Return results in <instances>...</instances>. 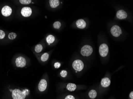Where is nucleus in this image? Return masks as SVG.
<instances>
[{
  "label": "nucleus",
  "instance_id": "19",
  "mask_svg": "<svg viewBox=\"0 0 133 99\" xmlns=\"http://www.w3.org/2000/svg\"><path fill=\"white\" fill-rule=\"evenodd\" d=\"M17 34L14 33H11L8 36V37L11 40H14L17 37Z\"/></svg>",
  "mask_w": 133,
  "mask_h": 99
},
{
  "label": "nucleus",
  "instance_id": "15",
  "mask_svg": "<svg viewBox=\"0 0 133 99\" xmlns=\"http://www.w3.org/2000/svg\"><path fill=\"white\" fill-rule=\"evenodd\" d=\"M46 41L49 44H50L54 42L55 37L52 35H49L46 38Z\"/></svg>",
  "mask_w": 133,
  "mask_h": 99
},
{
  "label": "nucleus",
  "instance_id": "21",
  "mask_svg": "<svg viewBox=\"0 0 133 99\" xmlns=\"http://www.w3.org/2000/svg\"><path fill=\"white\" fill-rule=\"evenodd\" d=\"M20 2L22 4H28L32 2L31 0H20Z\"/></svg>",
  "mask_w": 133,
  "mask_h": 99
},
{
  "label": "nucleus",
  "instance_id": "17",
  "mask_svg": "<svg viewBox=\"0 0 133 99\" xmlns=\"http://www.w3.org/2000/svg\"><path fill=\"white\" fill-rule=\"evenodd\" d=\"M49 54L48 53H45L42 55L41 57V60L42 62H45L49 58Z\"/></svg>",
  "mask_w": 133,
  "mask_h": 99
},
{
  "label": "nucleus",
  "instance_id": "8",
  "mask_svg": "<svg viewBox=\"0 0 133 99\" xmlns=\"http://www.w3.org/2000/svg\"><path fill=\"white\" fill-rule=\"evenodd\" d=\"M21 14L25 17L30 16L32 13V10L30 7H24L21 11Z\"/></svg>",
  "mask_w": 133,
  "mask_h": 99
},
{
  "label": "nucleus",
  "instance_id": "20",
  "mask_svg": "<svg viewBox=\"0 0 133 99\" xmlns=\"http://www.w3.org/2000/svg\"><path fill=\"white\" fill-rule=\"evenodd\" d=\"M53 27L55 29H59L61 26V24L60 22L57 21V22H55V23L53 24Z\"/></svg>",
  "mask_w": 133,
  "mask_h": 99
},
{
  "label": "nucleus",
  "instance_id": "13",
  "mask_svg": "<svg viewBox=\"0 0 133 99\" xmlns=\"http://www.w3.org/2000/svg\"><path fill=\"white\" fill-rule=\"evenodd\" d=\"M50 5L52 8H56L59 4V0H50Z\"/></svg>",
  "mask_w": 133,
  "mask_h": 99
},
{
  "label": "nucleus",
  "instance_id": "3",
  "mask_svg": "<svg viewBox=\"0 0 133 99\" xmlns=\"http://www.w3.org/2000/svg\"><path fill=\"white\" fill-rule=\"evenodd\" d=\"M73 67L75 70L80 71L83 70L84 67L83 63L81 60H77L73 63Z\"/></svg>",
  "mask_w": 133,
  "mask_h": 99
},
{
  "label": "nucleus",
  "instance_id": "18",
  "mask_svg": "<svg viewBox=\"0 0 133 99\" xmlns=\"http://www.w3.org/2000/svg\"><path fill=\"white\" fill-rule=\"evenodd\" d=\"M42 46L41 44H38L36 46L35 48V51L37 53H40L42 51Z\"/></svg>",
  "mask_w": 133,
  "mask_h": 99
},
{
  "label": "nucleus",
  "instance_id": "7",
  "mask_svg": "<svg viewBox=\"0 0 133 99\" xmlns=\"http://www.w3.org/2000/svg\"><path fill=\"white\" fill-rule=\"evenodd\" d=\"M12 9L10 6H5L2 8L1 13L2 15L5 17H8L11 14Z\"/></svg>",
  "mask_w": 133,
  "mask_h": 99
},
{
  "label": "nucleus",
  "instance_id": "12",
  "mask_svg": "<svg viewBox=\"0 0 133 99\" xmlns=\"http://www.w3.org/2000/svg\"><path fill=\"white\" fill-rule=\"evenodd\" d=\"M101 84L103 87H108L111 84V81L108 78H104L101 80Z\"/></svg>",
  "mask_w": 133,
  "mask_h": 99
},
{
  "label": "nucleus",
  "instance_id": "2",
  "mask_svg": "<svg viewBox=\"0 0 133 99\" xmlns=\"http://www.w3.org/2000/svg\"><path fill=\"white\" fill-rule=\"evenodd\" d=\"M93 52V49L91 46L84 45L81 48V54L84 56H89Z\"/></svg>",
  "mask_w": 133,
  "mask_h": 99
},
{
  "label": "nucleus",
  "instance_id": "22",
  "mask_svg": "<svg viewBox=\"0 0 133 99\" xmlns=\"http://www.w3.org/2000/svg\"><path fill=\"white\" fill-rule=\"evenodd\" d=\"M67 71L65 70H62L60 73V75L62 77H65L67 76Z\"/></svg>",
  "mask_w": 133,
  "mask_h": 99
},
{
  "label": "nucleus",
  "instance_id": "4",
  "mask_svg": "<svg viewBox=\"0 0 133 99\" xmlns=\"http://www.w3.org/2000/svg\"><path fill=\"white\" fill-rule=\"evenodd\" d=\"M108 47L106 44H103L100 46L99 53L100 56L103 57H105L107 56L108 53Z\"/></svg>",
  "mask_w": 133,
  "mask_h": 99
},
{
  "label": "nucleus",
  "instance_id": "5",
  "mask_svg": "<svg viewBox=\"0 0 133 99\" xmlns=\"http://www.w3.org/2000/svg\"><path fill=\"white\" fill-rule=\"evenodd\" d=\"M111 33L114 37H118L122 33V31L119 26L114 25L111 29Z\"/></svg>",
  "mask_w": 133,
  "mask_h": 99
},
{
  "label": "nucleus",
  "instance_id": "14",
  "mask_svg": "<svg viewBox=\"0 0 133 99\" xmlns=\"http://www.w3.org/2000/svg\"><path fill=\"white\" fill-rule=\"evenodd\" d=\"M77 88L76 85L73 83H69L67 86V89L69 91H74Z\"/></svg>",
  "mask_w": 133,
  "mask_h": 99
},
{
  "label": "nucleus",
  "instance_id": "27",
  "mask_svg": "<svg viewBox=\"0 0 133 99\" xmlns=\"http://www.w3.org/2000/svg\"><path fill=\"white\" fill-rule=\"evenodd\" d=\"M10 91H11V92H12L13 91H12V90H10Z\"/></svg>",
  "mask_w": 133,
  "mask_h": 99
},
{
  "label": "nucleus",
  "instance_id": "26",
  "mask_svg": "<svg viewBox=\"0 0 133 99\" xmlns=\"http://www.w3.org/2000/svg\"><path fill=\"white\" fill-rule=\"evenodd\" d=\"M130 97L131 99H133V92L132 91L130 93Z\"/></svg>",
  "mask_w": 133,
  "mask_h": 99
},
{
  "label": "nucleus",
  "instance_id": "1",
  "mask_svg": "<svg viewBox=\"0 0 133 99\" xmlns=\"http://www.w3.org/2000/svg\"><path fill=\"white\" fill-rule=\"evenodd\" d=\"M28 94V90L21 91L20 90L15 89L12 92V95L13 99H25Z\"/></svg>",
  "mask_w": 133,
  "mask_h": 99
},
{
  "label": "nucleus",
  "instance_id": "9",
  "mask_svg": "<svg viewBox=\"0 0 133 99\" xmlns=\"http://www.w3.org/2000/svg\"><path fill=\"white\" fill-rule=\"evenodd\" d=\"M47 87V83L46 80L42 79L38 84V89L40 91L43 92L45 91Z\"/></svg>",
  "mask_w": 133,
  "mask_h": 99
},
{
  "label": "nucleus",
  "instance_id": "10",
  "mask_svg": "<svg viewBox=\"0 0 133 99\" xmlns=\"http://www.w3.org/2000/svg\"><path fill=\"white\" fill-rule=\"evenodd\" d=\"M127 14L123 10H120L117 12L116 16L119 19H125L127 17Z\"/></svg>",
  "mask_w": 133,
  "mask_h": 99
},
{
  "label": "nucleus",
  "instance_id": "23",
  "mask_svg": "<svg viewBox=\"0 0 133 99\" xmlns=\"http://www.w3.org/2000/svg\"><path fill=\"white\" fill-rule=\"evenodd\" d=\"M5 36V33L3 31L0 30V39H2L4 38Z\"/></svg>",
  "mask_w": 133,
  "mask_h": 99
},
{
  "label": "nucleus",
  "instance_id": "6",
  "mask_svg": "<svg viewBox=\"0 0 133 99\" xmlns=\"http://www.w3.org/2000/svg\"><path fill=\"white\" fill-rule=\"evenodd\" d=\"M16 65L19 67H23L26 65V62L25 59L22 57H19L16 60Z\"/></svg>",
  "mask_w": 133,
  "mask_h": 99
},
{
  "label": "nucleus",
  "instance_id": "24",
  "mask_svg": "<svg viewBox=\"0 0 133 99\" xmlns=\"http://www.w3.org/2000/svg\"><path fill=\"white\" fill-rule=\"evenodd\" d=\"M54 66L55 68H56V69H58L61 66V64L58 62H57L55 63Z\"/></svg>",
  "mask_w": 133,
  "mask_h": 99
},
{
  "label": "nucleus",
  "instance_id": "11",
  "mask_svg": "<svg viewBox=\"0 0 133 99\" xmlns=\"http://www.w3.org/2000/svg\"><path fill=\"white\" fill-rule=\"evenodd\" d=\"M86 22L83 19H79L76 22V25L79 29H84L86 27Z\"/></svg>",
  "mask_w": 133,
  "mask_h": 99
},
{
  "label": "nucleus",
  "instance_id": "25",
  "mask_svg": "<svg viewBox=\"0 0 133 99\" xmlns=\"http://www.w3.org/2000/svg\"><path fill=\"white\" fill-rule=\"evenodd\" d=\"M65 99H75V97L72 95H68L65 97Z\"/></svg>",
  "mask_w": 133,
  "mask_h": 99
},
{
  "label": "nucleus",
  "instance_id": "16",
  "mask_svg": "<svg viewBox=\"0 0 133 99\" xmlns=\"http://www.w3.org/2000/svg\"><path fill=\"white\" fill-rule=\"evenodd\" d=\"M89 96L91 99H95L97 96V92L94 90H92L89 93Z\"/></svg>",
  "mask_w": 133,
  "mask_h": 99
}]
</instances>
